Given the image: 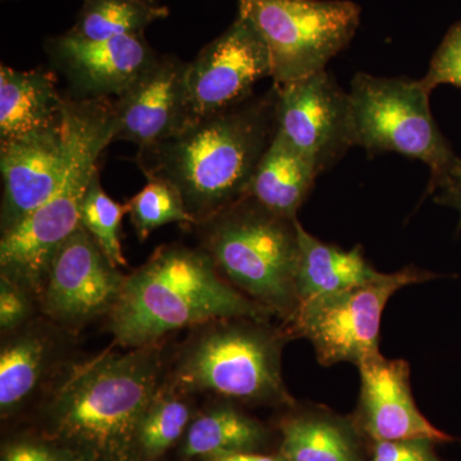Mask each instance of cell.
<instances>
[{
    "label": "cell",
    "instance_id": "1",
    "mask_svg": "<svg viewBox=\"0 0 461 461\" xmlns=\"http://www.w3.org/2000/svg\"><path fill=\"white\" fill-rule=\"evenodd\" d=\"M163 342L67 364L42 403L45 438L76 461H136L139 427L165 379Z\"/></svg>",
    "mask_w": 461,
    "mask_h": 461
},
{
    "label": "cell",
    "instance_id": "2",
    "mask_svg": "<svg viewBox=\"0 0 461 461\" xmlns=\"http://www.w3.org/2000/svg\"><path fill=\"white\" fill-rule=\"evenodd\" d=\"M278 87L187 124L172 138L139 149L136 163L181 194L196 224L247 194L277 132Z\"/></svg>",
    "mask_w": 461,
    "mask_h": 461
},
{
    "label": "cell",
    "instance_id": "3",
    "mask_svg": "<svg viewBox=\"0 0 461 461\" xmlns=\"http://www.w3.org/2000/svg\"><path fill=\"white\" fill-rule=\"evenodd\" d=\"M271 317L222 277L202 248L165 245L126 276L107 329L121 348H138L209 321Z\"/></svg>",
    "mask_w": 461,
    "mask_h": 461
},
{
    "label": "cell",
    "instance_id": "4",
    "mask_svg": "<svg viewBox=\"0 0 461 461\" xmlns=\"http://www.w3.org/2000/svg\"><path fill=\"white\" fill-rule=\"evenodd\" d=\"M71 136L65 177L44 204L0 239V276L41 300L51 260L81 226V208L100 154L113 142V103L108 98L66 99Z\"/></svg>",
    "mask_w": 461,
    "mask_h": 461
},
{
    "label": "cell",
    "instance_id": "5",
    "mask_svg": "<svg viewBox=\"0 0 461 461\" xmlns=\"http://www.w3.org/2000/svg\"><path fill=\"white\" fill-rule=\"evenodd\" d=\"M297 222L242 196L195 227L222 277L287 323L299 306Z\"/></svg>",
    "mask_w": 461,
    "mask_h": 461
},
{
    "label": "cell",
    "instance_id": "6",
    "mask_svg": "<svg viewBox=\"0 0 461 461\" xmlns=\"http://www.w3.org/2000/svg\"><path fill=\"white\" fill-rule=\"evenodd\" d=\"M286 330L268 321L230 318L195 327L168 379L185 393H212L249 403H293L282 377Z\"/></svg>",
    "mask_w": 461,
    "mask_h": 461
},
{
    "label": "cell",
    "instance_id": "7",
    "mask_svg": "<svg viewBox=\"0 0 461 461\" xmlns=\"http://www.w3.org/2000/svg\"><path fill=\"white\" fill-rule=\"evenodd\" d=\"M429 95L420 80L364 72L355 75L348 91L355 147L420 160L429 166L433 194L461 175V158L437 126Z\"/></svg>",
    "mask_w": 461,
    "mask_h": 461
},
{
    "label": "cell",
    "instance_id": "8",
    "mask_svg": "<svg viewBox=\"0 0 461 461\" xmlns=\"http://www.w3.org/2000/svg\"><path fill=\"white\" fill-rule=\"evenodd\" d=\"M239 14L262 36L273 84L323 71L357 32L360 7L350 0H238Z\"/></svg>",
    "mask_w": 461,
    "mask_h": 461
},
{
    "label": "cell",
    "instance_id": "9",
    "mask_svg": "<svg viewBox=\"0 0 461 461\" xmlns=\"http://www.w3.org/2000/svg\"><path fill=\"white\" fill-rule=\"evenodd\" d=\"M437 278L435 273L405 267L382 273L377 280L305 300L286 323L288 338H304L314 346L323 366L359 364L378 353L382 313L400 288Z\"/></svg>",
    "mask_w": 461,
    "mask_h": 461
},
{
    "label": "cell",
    "instance_id": "10",
    "mask_svg": "<svg viewBox=\"0 0 461 461\" xmlns=\"http://www.w3.org/2000/svg\"><path fill=\"white\" fill-rule=\"evenodd\" d=\"M126 276L83 226L59 248L39 300L41 313L72 333L113 311Z\"/></svg>",
    "mask_w": 461,
    "mask_h": 461
},
{
    "label": "cell",
    "instance_id": "11",
    "mask_svg": "<svg viewBox=\"0 0 461 461\" xmlns=\"http://www.w3.org/2000/svg\"><path fill=\"white\" fill-rule=\"evenodd\" d=\"M277 87V132L321 175L355 147L348 93L327 69Z\"/></svg>",
    "mask_w": 461,
    "mask_h": 461
},
{
    "label": "cell",
    "instance_id": "12",
    "mask_svg": "<svg viewBox=\"0 0 461 461\" xmlns=\"http://www.w3.org/2000/svg\"><path fill=\"white\" fill-rule=\"evenodd\" d=\"M271 76L266 42L256 26L239 14L220 38L187 63L190 123L250 98L256 85Z\"/></svg>",
    "mask_w": 461,
    "mask_h": 461
},
{
    "label": "cell",
    "instance_id": "13",
    "mask_svg": "<svg viewBox=\"0 0 461 461\" xmlns=\"http://www.w3.org/2000/svg\"><path fill=\"white\" fill-rule=\"evenodd\" d=\"M71 136L63 107L57 122L0 142L3 178L2 233L44 204L65 177Z\"/></svg>",
    "mask_w": 461,
    "mask_h": 461
},
{
    "label": "cell",
    "instance_id": "14",
    "mask_svg": "<svg viewBox=\"0 0 461 461\" xmlns=\"http://www.w3.org/2000/svg\"><path fill=\"white\" fill-rule=\"evenodd\" d=\"M186 72L178 58L157 57L113 103V141L142 149L184 130L190 123Z\"/></svg>",
    "mask_w": 461,
    "mask_h": 461
},
{
    "label": "cell",
    "instance_id": "15",
    "mask_svg": "<svg viewBox=\"0 0 461 461\" xmlns=\"http://www.w3.org/2000/svg\"><path fill=\"white\" fill-rule=\"evenodd\" d=\"M48 53L81 98L120 96L158 57L142 33L84 41L67 32L48 42Z\"/></svg>",
    "mask_w": 461,
    "mask_h": 461
},
{
    "label": "cell",
    "instance_id": "16",
    "mask_svg": "<svg viewBox=\"0 0 461 461\" xmlns=\"http://www.w3.org/2000/svg\"><path fill=\"white\" fill-rule=\"evenodd\" d=\"M362 378L357 421L373 441L429 438L453 442L424 417L411 396V369L402 359L375 353L357 364Z\"/></svg>",
    "mask_w": 461,
    "mask_h": 461
},
{
    "label": "cell",
    "instance_id": "17",
    "mask_svg": "<svg viewBox=\"0 0 461 461\" xmlns=\"http://www.w3.org/2000/svg\"><path fill=\"white\" fill-rule=\"evenodd\" d=\"M67 333L47 318H36L3 338L0 350L3 417L16 412L44 388L50 390L67 366L62 363Z\"/></svg>",
    "mask_w": 461,
    "mask_h": 461
},
{
    "label": "cell",
    "instance_id": "18",
    "mask_svg": "<svg viewBox=\"0 0 461 461\" xmlns=\"http://www.w3.org/2000/svg\"><path fill=\"white\" fill-rule=\"evenodd\" d=\"M65 102L51 72L0 66V142L57 122L62 118Z\"/></svg>",
    "mask_w": 461,
    "mask_h": 461
},
{
    "label": "cell",
    "instance_id": "19",
    "mask_svg": "<svg viewBox=\"0 0 461 461\" xmlns=\"http://www.w3.org/2000/svg\"><path fill=\"white\" fill-rule=\"evenodd\" d=\"M318 176L313 163L276 132L249 182L245 196L272 213L295 220Z\"/></svg>",
    "mask_w": 461,
    "mask_h": 461
},
{
    "label": "cell",
    "instance_id": "20",
    "mask_svg": "<svg viewBox=\"0 0 461 461\" xmlns=\"http://www.w3.org/2000/svg\"><path fill=\"white\" fill-rule=\"evenodd\" d=\"M300 258L296 287L299 304L313 297L362 286L377 280L382 273L375 271L364 257L360 245L344 250L326 244L297 222Z\"/></svg>",
    "mask_w": 461,
    "mask_h": 461
},
{
    "label": "cell",
    "instance_id": "21",
    "mask_svg": "<svg viewBox=\"0 0 461 461\" xmlns=\"http://www.w3.org/2000/svg\"><path fill=\"white\" fill-rule=\"evenodd\" d=\"M287 461H363L353 427L323 411L299 412L281 423Z\"/></svg>",
    "mask_w": 461,
    "mask_h": 461
},
{
    "label": "cell",
    "instance_id": "22",
    "mask_svg": "<svg viewBox=\"0 0 461 461\" xmlns=\"http://www.w3.org/2000/svg\"><path fill=\"white\" fill-rule=\"evenodd\" d=\"M262 424L230 405L203 412L191 421L185 433L182 455L193 457L256 451L266 441Z\"/></svg>",
    "mask_w": 461,
    "mask_h": 461
},
{
    "label": "cell",
    "instance_id": "23",
    "mask_svg": "<svg viewBox=\"0 0 461 461\" xmlns=\"http://www.w3.org/2000/svg\"><path fill=\"white\" fill-rule=\"evenodd\" d=\"M180 387L168 378L158 388L139 427L136 461H156L186 433L193 408Z\"/></svg>",
    "mask_w": 461,
    "mask_h": 461
},
{
    "label": "cell",
    "instance_id": "24",
    "mask_svg": "<svg viewBox=\"0 0 461 461\" xmlns=\"http://www.w3.org/2000/svg\"><path fill=\"white\" fill-rule=\"evenodd\" d=\"M168 16V9L142 0H84L71 35L84 41H107L140 35L151 23Z\"/></svg>",
    "mask_w": 461,
    "mask_h": 461
},
{
    "label": "cell",
    "instance_id": "25",
    "mask_svg": "<svg viewBox=\"0 0 461 461\" xmlns=\"http://www.w3.org/2000/svg\"><path fill=\"white\" fill-rule=\"evenodd\" d=\"M129 204L115 202L103 189L99 171L93 176L81 208V226L118 268L127 266L121 244V224Z\"/></svg>",
    "mask_w": 461,
    "mask_h": 461
},
{
    "label": "cell",
    "instance_id": "26",
    "mask_svg": "<svg viewBox=\"0 0 461 461\" xmlns=\"http://www.w3.org/2000/svg\"><path fill=\"white\" fill-rule=\"evenodd\" d=\"M127 204L133 229L140 241H145L154 230L168 223L195 226L181 194L159 178H148L147 186Z\"/></svg>",
    "mask_w": 461,
    "mask_h": 461
},
{
    "label": "cell",
    "instance_id": "27",
    "mask_svg": "<svg viewBox=\"0 0 461 461\" xmlns=\"http://www.w3.org/2000/svg\"><path fill=\"white\" fill-rule=\"evenodd\" d=\"M38 312H41L38 297L29 288L0 276V330L3 338L36 320Z\"/></svg>",
    "mask_w": 461,
    "mask_h": 461
},
{
    "label": "cell",
    "instance_id": "28",
    "mask_svg": "<svg viewBox=\"0 0 461 461\" xmlns=\"http://www.w3.org/2000/svg\"><path fill=\"white\" fill-rule=\"evenodd\" d=\"M420 83L429 93L439 85H454L461 89V23L453 27L439 45Z\"/></svg>",
    "mask_w": 461,
    "mask_h": 461
},
{
    "label": "cell",
    "instance_id": "29",
    "mask_svg": "<svg viewBox=\"0 0 461 461\" xmlns=\"http://www.w3.org/2000/svg\"><path fill=\"white\" fill-rule=\"evenodd\" d=\"M436 444L429 438L375 442L372 461H446L437 455Z\"/></svg>",
    "mask_w": 461,
    "mask_h": 461
},
{
    "label": "cell",
    "instance_id": "30",
    "mask_svg": "<svg viewBox=\"0 0 461 461\" xmlns=\"http://www.w3.org/2000/svg\"><path fill=\"white\" fill-rule=\"evenodd\" d=\"M2 461H76L50 439H17L5 446Z\"/></svg>",
    "mask_w": 461,
    "mask_h": 461
},
{
    "label": "cell",
    "instance_id": "31",
    "mask_svg": "<svg viewBox=\"0 0 461 461\" xmlns=\"http://www.w3.org/2000/svg\"><path fill=\"white\" fill-rule=\"evenodd\" d=\"M438 204L450 206L460 214L459 229H461V175L451 178L432 194Z\"/></svg>",
    "mask_w": 461,
    "mask_h": 461
},
{
    "label": "cell",
    "instance_id": "32",
    "mask_svg": "<svg viewBox=\"0 0 461 461\" xmlns=\"http://www.w3.org/2000/svg\"><path fill=\"white\" fill-rule=\"evenodd\" d=\"M204 461H287L282 455H262L254 453V451H241V453H230L217 455V456L208 457Z\"/></svg>",
    "mask_w": 461,
    "mask_h": 461
},
{
    "label": "cell",
    "instance_id": "33",
    "mask_svg": "<svg viewBox=\"0 0 461 461\" xmlns=\"http://www.w3.org/2000/svg\"><path fill=\"white\" fill-rule=\"evenodd\" d=\"M142 2L156 3V0H142Z\"/></svg>",
    "mask_w": 461,
    "mask_h": 461
}]
</instances>
